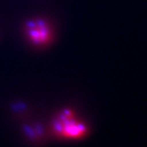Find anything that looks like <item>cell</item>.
Masks as SVG:
<instances>
[{"mask_svg":"<svg viewBox=\"0 0 147 147\" xmlns=\"http://www.w3.org/2000/svg\"><path fill=\"white\" fill-rule=\"evenodd\" d=\"M23 33L27 42L37 48H45L55 39V30L47 19L41 16L32 17L23 25Z\"/></svg>","mask_w":147,"mask_h":147,"instance_id":"cell-1","label":"cell"},{"mask_svg":"<svg viewBox=\"0 0 147 147\" xmlns=\"http://www.w3.org/2000/svg\"><path fill=\"white\" fill-rule=\"evenodd\" d=\"M52 126L54 132L71 138L84 137L88 131L84 123L74 119L73 111L69 109L61 110L53 119Z\"/></svg>","mask_w":147,"mask_h":147,"instance_id":"cell-2","label":"cell"},{"mask_svg":"<svg viewBox=\"0 0 147 147\" xmlns=\"http://www.w3.org/2000/svg\"><path fill=\"white\" fill-rule=\"evenodd\" d=\"M21 130H22V133H23L25 138L26 139L28 143L32 144L33 146H42V144L40 142L39 138L37 136L32 123H24L21 127Z\"/></svg>","mask_w":147,"mask_h":147,"instance_id":"cell-3","label":"cell"},{"mask_svg":"<svg viewBox=\"0 0 147 147\" xmlns=\"http://www.w3.org/2000/svg\"><path fill=\"white\" fill-rule=\"evenodd\" d=\"M32 125H33V127L36 132L38 137L39 138L41 143L42 145H44L46 143V140H47V132H46V129L43 126V124L39 122H36V123H32Z\"/></svg>","mask_w":147,"mask_h":147,"instance_id":"cell-4","label":"cell"}]
</instances>
